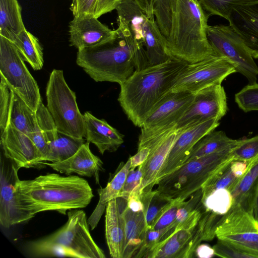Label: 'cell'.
<instances>
[{"instance_id": "7a4b0ae2", "label": "cell", "mask_w": 258, "mask_h": 258, "mask_svg": "<svg viewBox=\"0 0 258 258\" xmlns=\"http://www.w3.org/2000/svg\"><path fill=\"white\" fill-rule=\"evenodd\" d=\"M16 192L20 206L31 219L39 212L68 211L86 207L94 197L88 181L77 175H41L32 180H19Z\"/></svg>"}, {"instance_id": "9a60e30c", "label": "cell", "mask_w": 258, "mask_h": 258, "mask_svg": "<svg viewBox=\"0 0 258 258\" xmlns=\"http://www.w3.org/2000/svg\"><path fill=\"white\" fill-rule=\"evenodd\" d=\"M20 168L1 154L0 168V224L5 228L24 223L31 218L21 209L16 184Z\"/></svg>"}, {"instance_id": "277c9868", "label": "cell", "mask_w": 258, "mask_h": 258, "mask_svg": "<svg viewBox=\"0 0 258 258\" xmlns=\"http://www.w3.org/2000/svg\"><path fill=\"white\" fill-rule=\"evenodd\" d=\"M208 17L198 0H176L166 40L172 57L191 63L216 55L207 38Z\"/></svg>"}, {"instance_id": "7c38bea8", "label": "cell", "mask_w": 258, "mask_h": 258, "mask_svg": "<svg viewBox=\"0 0 258 258\" xmlns=\"http://www.w3.org/2000/svg\"><path fill=\"white\" fill-rule=\"evenodd\" d=\"M235 72L233 66L224 57L213 55L188 63L177 78L171 91L195 94L212 85L221 84L227 76Z\"/></svg>"}, {"instance_id": "ffe728a7", "label": "cell", "mask_w": 258, "mask_h": 258, "mask_svg": "<svg viewBox=\"0 0 258 258\" xmlns=\"http://www.w3.org/2000/svg\"><path fill=\"white\" fill-rule=\"evenodd\" d=\"M89 144L84 143L75 154L65 160L42 163L67 175L77 173L83 176L93 177L96 183H99L100 172L104 170L103 163L91 151Z\"/></svg>"}, {"instance_id": "603a6c76", "label": "cell", "mask_w": 258, "mask_h": 258, "mask_svg": "<svg viewBox=\"0 0 258 258\" xmlns=\"http://www.w3.org/2000/svg\"><path fill=\"white\" fill-rule=\"evenodd\" d=\"M87 142L94 144L99 152L116 151L123 143V136L103 119H99L88 111L84 114Z\"/></svg>"}, {"instance_id": "b9f144b4", "label": "cell", "mask_w": 258, "mask_h": 258, "mask_svg": "<svg viewBox=\"0 0 258 258\" xmlns=\"http://www.w3.org/2000/svg\"><path fill=\"white\" fill-rule=\"evenodd\" d=\"M233 159L249 162L258 156V135L239 140L232 150Z\"/></svg>"}, {"instance_id": "d590c367", "label": "cell", "mask_w": 258, "mask_h": 258, "mask_svg": "<svg viewBox=\"0 0 258 258\" xmlns=\"http://www.w3.org/2000/svg\"><path fill=\"white\" fill-rule=\"evenodd\" d=\"M175 228L173 225L159 230L147 228L142 243L133 257L154 258L163 242L175 231Z\"/></svg>"}, {"instance_id": "bcb514c9", "label": "cell", "mask_w": 258, "mask_h": 258, "mask_svg": "<svg viewBox=\"0 0 258 258\" xmlns=\"http://www.w3.org/2000/svg\"><path fill=\"white\" fill-rule=\"evenodd\" d=\"M143 164L137 169H130L126 177L120 197L127 199L129 196L135 190H139L143 177Z\"/></svg>"}, {"instance_id": "74e56055", "label": "cell", "mask_w": 258, "mask_h": 258, "mask_svg": "<svg viewBox=\"0 0 258 258\" xmlns=\"http://www.w3.org/2000/svg\"><path fill=\"white\" fill-rule=\"evenodd\" d=\"M201 202L205 210L222 216L232 208L233 198L228 189L220 188L202 198Z\"/></svg>"}, {"instance_id": "4fadbf2b", "label": "cell", "mask_w": 258, "mask_h": 258, "mask_svg": "<svg viewBox=\"0 0 258 258\" xmlns=\"http://www.w3.org/2000/svg\"><path fill=\"white\" fill-rule=\"evenodd\" d=\"M215 234L218 239L231 242L258 254V221L239 206H232L220 217Z\"/></svg>"}, {"instance_id": "ee69618b", "label": "cell", "mask_w": 258, "mask_h": 258, "mask_svg": "<svg viewBox=\"0 0 258 258\" xmlns=\"http://www.w3.org/2000/svg\"><path fill=\"white\" fill-rule=\"evenodd\" d=\"M190 197L187 201H184L179 207L175 220L172 224L173 226H177L187 218L194 210L202 205V188L192 194Z\"/></svg>"}, {"instance_id": "ba28073f", "label": "cell", "mask_w": 258, "mask_h": 258, "mask_svg": "<svg viewBox=\"0 0 258 258\" xmlns=\"http://www.w3.org/2000/svg\"><path fill=\"white\" fill-rule=\"evenodd\" d=\"M47 108L57 130L78 138L85 136L84 115L79 109L75 93L64 79L62 70L54 69L46 87Z\"/></svg>"}, {"instance_id": "e575fe53", "label": "cell", "mask_w": 258, "mask_h": 258, "mask_svg": "<svg viewBox=\"0 0 258 258\" xmlns=\"http://www.w3.org/2000/svg\"><path fill=\"white\" fill-rule=\"evenodd\" d=\"M84 143L83 138L74 137L59 132L58 138L49 145V153L46 162H59L69 158Z\"/></svg>"}, {"instance_id": "5b68a950", "label": "cell", "mask_w": 258, "mask_h": 258, "mask_svg": "<svg viewBox=\"0 0 258 258\" xmlns=\"http://www.w3.org/2000/svg\"><path fill=\"white\" fill-rule=\"evenodd\" d=\"M68 217L58 230L29 242L27 253L32 257L105 258L104 252L91 235L85 212L73 209L68 212Z\"/></svg>"}, {"instance_id": "f35d334b", "label": "cell", "mask_w": 258, "mask_h": 258, "mask_svg": "<svg viewBox=\"0 0 258 258\" xmlns=\"http://www.w3.org/2000/svg\"><path fill=\"white\" fill-rule=\"evenodd\" d=\"M255 1L257 0H198L208 17L218 15L227 20L233 8Z\"/></svg>"}, {"instance_id": "5bb4252c", "label": "cell", "mask_w": 258, "mask_h": 258, "mask_svg": "<svg viewBox=\"0 0 258 258\" xmlns=\"http://www.w3.org/2000/svg\"><path fill=\"white\" fill-rule=\"evenodd\" d=\"M226 95L221 84L213 85L195 94L194 100L178 122L184 129L211 119L219 120L226 113Z\"/></svg>"}, {"instance_id": "7bdbcfd3", "label": "cell", "mask_w": 258, "mask_h": 258, "mask_svg": "<svg viewBox=\"0 0 258 258\" xmlns=\"http://www.w3.org/2000/svg\"><path fill=\"white\" fill-rule=\"evenodd\" d=\"M183 201L179 199L172 200L159 214L150 228L159 230L172 225L175 220L177 211Z\"/></svg>"}, {"instance_id": "ab89813d", "label": "cell", "mask_w": 258, "mask_h": 258, "mask_svg": "<svg viewBox=\"0 0 258 258\" xmlns=\"http://www.w3.org/2000/svg\"><path fill=\"white\" fill-rule=\"evenodd\" d=\"M213 248L216 255L223 258H258V254L224 240L218 239Z\"/></svg>"}, {"instance_id": "e0dca14e", "label": "cell", "mask_w": 258, "mask_h": 258, "mask_svg": "<svg viewBox=\"0 0 258 258\" xmlns=\"http://www.w3.org/2000/svg\"><path fill=\"white\" fill-rule=\"evenodd\" d=\"M219 125V120L214 119L184 128L172 146L158 174L156 182L183 165L197 143Z\"/></svg>"}, {"instance_id": "44dd1931", "label": "cell", "mask_w": 258, "mask_h": 258, "mask_svg": "<svg viewBox=\"0 0 258 258\" xmlns=\"http://www.w3.org/2000/svg\"><path fill=\"white\" fill-rule=\"evenodd\" d=\"M127 200L119 197L107 204L105 210V236L109 253L113 258H122L124 221L122 213Z\"/></svg>"}, {"instance_id": "7402d4cb", "label": "cell", "mask_w": 258, "mask_h": 258, "mask_svg": "<svg viewBox=\"0 0 258 258\" xmlns=\"http://www.w3.org/2000/svg\"><path fill=\"white\" fill-rule=\"evenodd\" d=\"M183 129H175L150 147V152L143 164V177L139 188L140 192L152 190L158 174L172 146Z\"/></svg>"}, {"instance_id": "ac0fdd59", "label": "cell", "mask_w": 258, "mask_h": 258, "mask_svg": "<svg viewBox=\"0 0 258 258\" xmlns=\"http://www.w3.org/2000/svg\"><path fill=\"white\" fill-rule=\"evenodd\" d=\"M112 30L92 15L74 17L69 23V42L78 50L98 45L115 34Z\"/></svg>"}, {"instance_id": "4dcf8cb0", "label": "cell", "mask_w": 258, "mask_h": 258, "mask_svg": "<svg viewBox=\"0 0 258 258\" xmlns=\"http://www.w3.org/2000/svg\"><path fill=\"white\" fill-rule=\"evenodd\" d=\"M221 216L205 210L202 217L193 229L181 258H190L195 254L197 247L202 241L212 240L215 236L217 223Z\"/></svg>"}, {"instance_id": "c3c4849f", "label": "cell", "mask_w": 258, "mask_h": 258, "mask_svg": "<svg viewBox=\"0 0 258 258\" xmlns=\"http://www.w3.org/2000/svg\"><path fill=\"white\" fill-rule=\"evenodd\" d=\"M118 3V0H98L95 16L98 18L102 15L115 10Z\"/></svg>"}, {"instance_id": "d6986e66", "label": "cell", "mask_w": 258, "mask_h": 258, "mask_svg": "<svg viewBox=\"0 0 258 258\" xmlns=\"http://www.w3.org/2000/svg\"><path fill=\"white\" fill-rule=\"evenodd\" d=\"M227 20L252 56L258 58V0L234 7Z\"/></svg>"}, {"instance_id": "681fc988", "label": "cell", "mask_w": 258, "mask_h": 258, "mask_svg": "<svg viewBox=\"0 0 258 258\" xmlns=\"http://www.w3.org/2000/svg\"><path fill=\"white\" fill-rule=\"evenodd\" d=\"M150 149L147 147H144L138 149L137 153L130 157L131 169H134L143 164L147 160L150 153Z\"/></svg>"}, {"instance_id": "7dc6e473", "label": "cell", "mask_w": 258, "mask_h": 258, "mask_svg": "<svg viewBox=\"0 0 258 258\" xmlns=\"http://www.w3.org/2000/svg\"><path fill=\"white\" fill-rule=\"evenodd\" d=\"M98 0H73L70 8L74 17L82 15H95Z\"/></svg>"}, {"instance_id": "3957f363", "label": "cell", "mask_w": 258, "mask_h": 258, "mask_svg": "<svg viewBox=\"0 0 258 258\" xmlns=\"http://www.w3.org/2000/svg\"><path fill=\"white\" fill-rule=\"evenodd\" d=\"M188 63L172 57L162 63L135 70L120 86L118 101L133 123L141 127L157 104L171 92Z\"/></svg>"}, {"instance_id": "816d5d0a", "label": "cell", "mask_w": 258, "mask_h": 258, "mask_svg": "<svg viewBox=\"0 0 258 258\" xmlns=\"http://www.w3.org/2000/svg\"><path fill=\"white\" fill-rule=\"evenodd\" d=\"M252 215L254 218L258 221V194L254 203L252 209Z\"/></svg>"}, {"instance_id": "d6a6232c", "label": "cell", "mask_w": 258, "mask_h": 258, "mask_svg": "<svg viewBox=\"0 0 258 258\" xmlns=\"http://www.w3.org/2000/svg\"><path fill=\"white\" fill-rule=\"evenodd\" d=\"M139 6L151 15H154L159 29L166 40L168 38L172 15L176 0H136Z\"/></svg>"}, {"instance_id": "52a82bcc", "label": "cell", "mask_w": 258, "mask_h": 258, "mask_svg": "<svg viewBox=\"0 0 258 258\" xmlns=\"http://www.w3.org/2000/svg\"><path fill=\"white\" fill-rule=\"evenodd\" d=\"M115 10L117 21L125 25L146 52L148 67L164 62L172 57L166 40L160 31L154 15L142 9L136 0L120 1Z\"/></svg>"}, {"instance_id": "cb8c5ba5", "label": "cell", "mask_w": 258, "mask_h": 258, "mask_svg": "<svg viewBox=\"0 0 258 258\" xmlns=\"http://www.w3.org/2000/svg\"><path fill=\"white\" fill-rule=\"evenodd\" d=\"M131 169V159L128 158L125 164L120 165L118 169L104 188L98 189L99 202L94 211L88 219L91 230L97 226L103 214L106 210L107 204L110 201L120 197L126 177Z\"/></svg>"}, {"instance_id": "f546056e", "label": "cell", "mask_w": 258, "mask_h": 258, "mask_svg": "<svg viewBox=\"0 0 258 258\" xmlns=\"http://www.w3.org/2000/svg\"><path fill=\"white\" fill-rule=\"evenodd\" d=\"M25 29L18 0H0V36L11 40Z\"/></svg>"}, {"instance_id": "1f68e13d", "label": "cell", "mask_w": 258, "mask_h": 258, "mask_svg": "<svg viewBox=\"0 0 258 258\" xmlns=\"http://www.w3.org/2000/svg\"><path fill=\"white\" fill-rule=\"evenodd\" d=\"M11 41L20 53L24 60L35 71L43 66V48L38 40L26 29L15 36Z\"/></svg>"}, {"instance_id": "836d02e7", "label": "cell", "mask_w": 258, "mask_h": 258, "mask_svg": "<svg viewBox=\"0 0 258 258\" xmlns=\"http://www.w3.org/2000/svg\"><path fill=\"white\" fill-rule=\"evenodd\" d=\"M192 231L175 228V231L163 242L154 258H181Z\"/></svg>"}, {"instance_id": "6da1fadb", "label": "cell", "mask_w": 258, "mask_h": 258, "mask_svg": "<svg viewBox=\"0 0 258 258\" xmlns=\"http://www.w3.org/2000/svg\"><path fill=\"white\" fill-rule=\"evenodd\" d=\"M113 37L78 50L76 62L96 82L120 85L135 72L148 67L146 50L129 29L118 23Z\"/></svg>"}, {"instance_id": "9c48e42d", "label": "cell", "mask_w": 258, "mask_h": 258, "mask_svg": "<svg viewBox=\"0 0 258 258\" xmlns=\"http://www.w3.org/2000/svg\"><path fill=\"white\" fill-rule=\"evenodd\" d=\"M0 76L33 111L42 102L40 90L20 53L9 39L0 36Z\"/></svg>"}, {"instance_id": "8fae6325", "label": "cell", "mask_w": 258, "mask_h": 258, "mask_svg": "<svg viewBox=\"0 0 258 258\" xmlns=\"http://www.w3.org/2000/svg\"><path fill=\"white\" fill-rule=\"evenodd\" d=\"M207 38L217 55L224 57L236 72L246 78L249 84L256 83L258 66L239 35L230 25H208Z\"/></svg>"}, {"instance_id": "f5cc1de1", "label": "cell", "mask_w": 258, "mask_h": 258, "mask_svg": "<svg viewBox=\"0 0 258 258\" xmlns=\"http://www.w3.org/2000/svg\"><path fill=\"white\" fill-rule=\"evenodd\" d=\"M121 1H123V0H118V1L119 2V3Z\"/></svg>"}, {"instance_id": "f907efd6", "label": "cell", "mask_w": 258, "mask_h": 258, "mask_svg": "<svg viewBox=\"0 0 258 258\" xmlns=\"http://www.w3.org/2000/svg\"><path fill=\"white\" fill-rule=\"evenodd\" d=\"M195 254L200 258H211L215 255L213 247L207 244H200L196 249Z\"/></svg>"}, {"instance_id": "f6af8a7d", "label": "cell", "mask_w": 258, "mask_h": 258, "mask_svg": "<svg viewBox=\"0 0 258 258\" xmlns=\"http://www.w3.org/2000/svg\"><path fill=\"white\" fill-rule=\"evenodd\" d=\"M11 91L4 79L1 77L0 83V130L1 134L8 123L11 102Z\"/></svg>"}, {"instance_id": "60d3db41", "label": "cell", "mask_w": 258, "mask_h": 258, "mask_svg": "<svg viewBox=\"0 0 258 258\" xmlns=\"http://www.w3.org/2000/svg\"><path fill=\"white\" fill-rule=\"evenodd\" d=\"M238 107L247 112L258 110V84H248L235 95Z\"/></svg>"}, {"instance_id": "2e32d148", "label": "cell", "mask_w": 258, "mask_h": 258, "mask_svg": "<svg viewBox=\"0 0 258 258\" xmlns=\"http://www.w3.org/2000/svg\"><path fill=\"white\" fill-rule=\"evenodd\" d=\"M1 145L3 154L21 168L44 167L42 157L38 149L25 133L8 121L1 134Z\"/></svg>"}, {"instance_id": "4316f807", "label": "cell", "mask_w": 258, "mask_h": 258, "mask_svg": "<svg viewBox=\"0 0 258 258\" xmlns=\"http://www.w3.org/2000/svg\"><path fill=\"white\" fill-rule=\"evenodd\" d=\"M250 161L232 159L228 162L204 184L202 188V198L217 189L225 188L230 191L246 172Z\"/></svg>"}, {"instance_id": "8d00e7d4", "label": "cell", "mask_w": 258, "mask_h": 258, "mask_svg": "<svg viewBox=\"0 0 258 258\" xmlns=\"http://www.w3.org/2000/svg\"><path fill=\"white\" fill-rule=\"evenodd\" d=\"M141 200L143 205L147 226L149 228L172 200L161 195L156 189L143 192Z\"/></svg>"}, {"instance_id": "83f0119b", "label": "cell", "mask_w": 258, "mask_h": 258, "mask_svg": "<svg viewBox=\"0 0 258 258\" xmlns=\"http://www.w3.org/2000/svg\"><path fill=\"white\" fill-rule=\"evenodd\" d=\"M9 108V121L15 128L28 136L40 131L36 112L32 110L13 90Z\"/></svg>"}, {"instance_id": "8992f818", "label": "cell", "mask_w": 258, "mask_h": 258, "mask_svg": "<svg viewBox=\"0 0 258 258\" xmlns=\"http://www.w3.org/2000/svg\"><path fill=\"white\" fill-rule=\"evenodd\" d=\"M233 149L185 162L174 171L158 180L156 190L168 199L185 201L201 189L210 177L233 159Z\"/></svg>"}, {"instance_id": "f1b7e54d", "label": "cell", "mask_w": 258, "mask_h": 258, "mask_svg": "<svg viewBox=\"0 0 258 258\" xmlns=\"http://www.w3.org/2000/svg\"><path fill=\"white\" fill-rule=\"evenodd\" d=\"M239 141L229 138L222 131L213 130L197 143L185 162L211 154L233 149L236 146Z\"/></svg>"}, {"instance_id": "30bf717a", "label": "cell", "mask_w": 258, "mask_h": 258, "mask_svg": "<svg viewBox=\"0 0 258 258\" xmlns=\"http://www.w3.org/2000/svg\"><path fill=\"white\" fill-rule=\"evenodd\" d=\"M195 94L171 92L153 109L143 122L138 148L147 143L165 136L176 129L178 122L192 102Z\"/></svg>"}, {"instance_id": "d4e9b609", "label": "cell", "mask_w": 258, "mask_h": 258, "mask_svg": "<svg viewBox=\"0 0 258 258\" xmlns=\"http://www.w3.org/2000/svg\"><path fill=\"white\" fill-rule=\"evenodd\" d=\"M230 192L233 198L232 206H239L252 214L254 203L258 194V156L250 161L246 172Z\"/></svg>"}, {"instance_id": "484cf974", "label": "cell", "mask_w": 258, "mask_h": 258, "mask_svg": "<svg viewBox=\"0 0 258 258\" xmlns=\"http://www.w3.org/2000/svg\"><path fill=\"white\" fill-rule=\"evenodd\" d=\"M124 239L122 258L133 257L140 247L147 228L144 210L135 212L126 205L122 213Z\"/></svg>"}]
</instances>
